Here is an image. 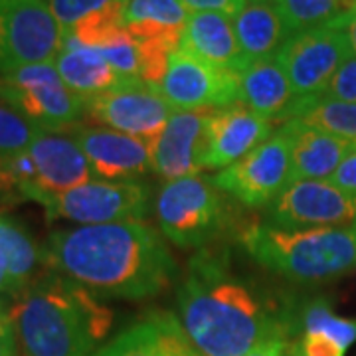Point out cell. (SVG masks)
<instances>
[{"instance_id":"cell-1","label":"cell","mask_w":356,"mask_h":356,"mask_svg":"<svg viewBox=\"0 0 356 356\" xmlns=\"http://www.w3.org/2000/svg\"><path fill=\"white\" fill-rule=\"evenodd\" d=\"M178 321L200 356H245L259 344L285 339L287 303H275L238 277L224 252H198L178 289Z\"/></svg>"},{"instance_id":"cell-2","label":"cell","mask_w":356,"mask_h":356,"mask_svg":"<svg viewBox=\"0 0 356 356\" xmlns=\"http://www.w3.org/2000/svg\"><path fill=\"white\" fill-rule=\"evenodd\" d=\"M44 257L51 271L97 297H153L178 271L161 234L143 222L58 229L44 245Z\"/></svg>"},{"instance_id":"cell-3","label":"cell","mask_w":356,"mask_h":356,"mask_svg":"<svg viewBox=\"0 0 356 356\" xmlns=\"http://www.w3.org/2000/svg\"><path fill=\"white\" fill-rule=\"evenodd\" d=\"M8 317L20 356H91L113 325L111 309L56 271L16 295Z\"/></svg>"},{"instance_id":"cell-4","label":"cell","mask_w":356,"mask_h":356,"mask_svg":"<svg viewBox=\"0 0 356 356\" xmlns=\"http://www.w3.org/2000/svg\"><path fill=\"white\" fill-rule=\"evenodd\" d=\"M242 243L257 264L303 285L339 280L356 267V226L281 229L252 224Z\"/></svg>"},{"instance_id":"cell-5","label":"cell","mask_w":356,"mask_h":356,"mask_svg":"<svg viewBox=\"0 0 356 356\" xmlns=\"http://www.w3.org/2000/svg\"><path fill=\"white\" fill-rule=\"evenodd\" d=\"M156 216L166 238L180 248H202L228 224V204L200 175L168 180L156 198Z\"/></svg>"},{"instance_id":"cell-6","label":"cell","mask_w":356,"mask_h":356,"mask_svg":"<svg viewBox=\"0 0 356 356\" xmlns=\"http://www.w3.org/2000/svg\"><path fill=\"white\" fill-rule=\"evenodd\" d=\"M0 99L16 107L38 129L51 133L76 127L86 109V99L65 86L54 62L2 74Z\"/></svg>"},{"instance_id":"cell-7","label":"cell","mask_w":356,"mask_h":356,"mask_svg":"<svg viewBox=\"0 0 356 356\" xmlns=\"http://www.w3.org/2000/svg\"><path fill=\"white\" fill-rule=\"evenodd\" d=\"M48 220H67L81 226L140 222L151 210V191L139 180H89L72 191L48 196Z\"/></svg>"},{"instance_id":"cell-8","label":"cell","mask_w":356,"mask_h":356,"mask_svg":"<svg viewBox=\"0 0 356 356\" xmlns=\"http://www.w3.org/2000/svg\"><path fill=\"white\" fill-rule=\"evenodd\" d=\"M212 182L250 208L271 206L291 186V139L281 127L238 163L222 168Z\"/></svg>"},{"instance_id":"cell-9","label":"cell","mask_w":356,"mask_h":356,"mask_svg":"<svg viewBox=\"0 0 356 356\" xmlns=\"http://www.w3.org/2000/svg\"><path fill=\"white\" fill-rule=\"evenodd\" d=\"M64 30L46 0L0 6V76L34 64H51L62 50Z\"/></svg>"},{"instance_id":"cell-10","label":"cell","mask_w":356,"mask_h":356,"mask_svg":"<svg viewBox=\"0 0 356 356\" xmlns=\"http://www.w3.org/2000/svg\"><path fill=\"white\" fill-rule=\"evenodd\" d=\"M350 56L353 50L348 38L339 24L291 34L277 51L281 65L291 81L295 99L323 95L339 67Z\"/></svg>"},{"instance_id":"cell-11","label":"cell","mask_w":356,"mask_h":356,"mask_svg":"<svg viewBox=\"0 0 356 356\" xmlns=\"http://www.w3.org/2000/svg\"><path fill=\"white\" fill-rule=\"evenodd\" d=\"M172 113L161 91L139 79L89 97L83 109V117L91 123L147 140L149 145L163 133Z\"/></svg>"},{"instance_id":"cell-12","label":"cell","mask_w":356,"mask_h":356,"mask_svg":"<svg viewBox=\"0 0 356 356\" xmlns=\"http://www.w3.org/2000/svg\"><path fill=\"white\" fill-rule=\"evenodd\" d=\"M266 224L281 229L356 226V196L329 180H295L267 208Z\"/></svg>"},{"instance_id":"cell-13","label":"cell","mask_w":356,"mask_h":356,"mask_svg":"<svg viewBox=\"0 0 356 356\" xmlns=\"http://www.w3.org/2000/svg\"><path fill=\"white\" fill-rule=\"evenodd\" d=\"M161 95L177 111L222 109L240 102L238 74L178 48L168 62Z\"/></svg>"},{"instance_id":"cell-14","label":"cell","mask_w":356,"mask_h":356,"mask_svg":"<svg viewBox=\"0 0 356 356\" xmlns=\"http://www.w3.org/2000/svg\"><path fill=\"white\" fill-rule=\"evenodd\" d=\"M214 109L175 111L163 133L151 145L153 170L159 177L178 180L198 175L208 154V123Z\"/></svg>"},{"instance_id":"cell-15","label":"cell","mask_w":356,"mask_h":356,"mask_svg":"<svg viewBox=\"0 0 356 356\" xmlns=\"http://www.w3.org/2000/svg\"><path fill=\"white\" fill-rule=\"evenodd\" d=\"M70 135L76 139L91 172L99 180H137L140 175L153 170V151L147 140L113 129L88 125H76L70 129Z\"/></svg>"},{"instance_id":"cell-16","label":"cell","mask_w":356,"mask_h":356,"mask_svg":"<svg viewBox=\"0 0 356 356\" xmlns=\"http://www.w3.org/2000/svg\"><path fill=\"white\" fill-rule=\"evenodd\" d=\"M28 153L34 161L38 184L30 200L42 204L91 180V166L72 135L40 131Z\"/></svg>"},{"instance_id":"cell-17","label":"cell","mask_w":356,"mask_h":356,"mask_svg":"<svg viewBox=\"0 0 356 356\" xmlns=\"http://www.w3.org/2000/svg\"><path fill=\"white\" fill-rule=\"evenodd\" d=\"M273 135L271 121L243 103L214 109L208 123L206 168H228Z\"/></svg>"},{"instance_id":"cell-18","label":"cell","mask_w":356,"mask_h":356,"mask_svg":"<svg viewBox=\"0 0 356 356\" xmlns=\"http://www.w3.org/2000/svg\"><path fill=\"white\" fill-rule=\"evenodd\" d=\"M91 356H200L170 313H151Z\"/></svg>"},{"instance_id":"cell-19","label":"cell","mask_w":356,"mask_h":356,"mask_svg":"<svg viewBox=\"0 0 356 356\" xmlns=\"http://www.w3.org/2000/svg\"><path fill=\"white\" fill-rule=\"evenodd\" d=\"M240 102L269 121H287L293 103L291 81L277 54L259 60H248L238 72Z\"/></svg>"},{"instance_id":"cell-20","label":"cell","mask_w":356,"mask_h":356,"mask_svg":"<svg viewBox=\"0 0 356 356\" xmlns=\"http://www.w3.org/2000/svg\"><path fill=\"white\" fill-rule=\"evenodd\" d=\"M180 50L236 74L248 62L234 30V20L220 13H191Z\"/></svg>"},{"instance_id":"cell-21","label":"cell","mask_w":356,"mask_h":356,"mask_svg":"<svg viewBox=\"0 0 356 356\" xmlns=\"http://www.w3.org/2000/svg\"><path fill=\"white\" fill-rule=\"evenodd\" d=\"M283 129L291 139L293 182L329 180L346 159V154L356 149L346 140L293 119L285 121Z\"/></svg>"},{"instance_id":"cell-22","label":"cell","mask_w":356,"mask_h":356,"mask_svg":"<svg viewBox=\"0 0 356 356\" xmlns=\"http://www.w3.org/2000/svg\"><path fill=\"white\" fill-rule=\"evenodd\" d=\"M54 65L65 86L81 99H89L125 83V79L115 72L102 51L81 46L67 34H64L62 50L56 56Z\"/></svg>"},{"instance_id":"cell-23","label":"cell","mask_w":356,"mask_h":356,"mask_svg":"<svg viewBox=\"0 0 356 356\" xmlns=\"http://www.w3.org/2000/svg\"><path fill=\"white\" fill-rule=\"evenodd\" d=\"M232 20L245 60L275 56L291 36L275 2L248 0Z\"/></svg>"},{"instance_id":"cell-24","label":"cell","mask_w":356,"mask_h":356,"mask_svg":"<svg viewBox=\"0 0 356 356\" xmlns=\"http://www.w3.org/2000/svg\"><path fill=\"white\" fill-rule=\"evenodd\" d=\"M40 264H46L44 250L38 248L28 229L13 218L0 214V269L8 281V291L20 295L38 280Z\"/></svg>"},{"instance_id":"cell-25","label":"cell","mask_w":356,"mask_h":356,"mask_svg":"<svg viewBox=\"0 0 356 356\" xmlns=\"http://www.w3.org/2000/svg\"><path fill=\"white\" fill-rule=\"evenodd\" d=\"M291 334H321L348 348L356 343V321L334 315L329 299L313 297L301 303H287Z\"/></svg>"},{"instance_id":"cell-26","label":"cell","mask_w":356,"mask_h":356,"mask_svg":"<svg viewBox=\"0 0 356 356\" xmlns=\"http://www.w3.org/2000/svg\"><path fill=\"white\" fill-rule=\"evenodd\" d=\"M325 131L356 147V103L339 102L331 97H309L293 103L287 121Z\"/></svg>"},{"instance_id":"cell-27","label":"cell","mask_w":356,"mask_h":356,"mask_svg":"<svg viewBox=\"0 0 356 356\" xmlns=\"http://www.w3.org/2000/svg\"><path fill=\"white\" fill-rule=\"evenodd\" d=\"M289 34L339 24L356 0H275Z\"/></svg>"},{"instance_id":"cell-28","label":"cell","mask_w":356,"mask_h":356,"mask_svg":"<svg viewBox=\"0 0 356 356\" xmlns=\"http://www.w3.org/2000/svg\"><path fill=\"white\" fill-rule=\"evenodd\" d=\"M125 4L127 2H113L97 13L89 14L88 18L65 30L64 34L76 38L81 46L102 50L125 32Z\"/></svg>"},{"instance_id":"cell-29","label":"cell","mask_w":356,"mask_h":356,"mask_svg":"<svg viewBox=\"0 0 356 356\" xmlns=\"http://www.w3.org/2000/svg\"><path fill=\"white\" fill-rule=\"evenodd\" d=\"M38 175L30 153L0 159V200H30L36 192Z\"/></svg>"},{"instance_id":"cell-30","label":"cell","mask_w":356,"mask_h":356,"mask_svg":"<svg viewBox=\"0 0 356 356\" xmlns=\"http://www.w3.org/2000/svg\"><path fill=\"white\" fill-rule=\"evenodd\" d=\"M191 13L180 0H127L125 26L159 24L170 28H184Z\"/></svg>"},{"instance_id":"cell-31","label":"cell","mask_w":356,"mask_h":356,"mask_svg":"<svg viewBox=\"0 0 356 356\" xmlns=\"http://www.w3.org/2000/svg\"><path fill=\"white\" fill-rule=\"evenodd\" d=\"M42 129L8 102L0 99V159L26 153Z\"/></svg>"},{"instance_id":"cell-32","label":"cell","mask_w":356,"mask_h":356,"mask_svg":"<svg viewBox=\"0 0 356 356\" xmlns=\"http://www.w3.org/2000/svg\"><path fill=\"white\" fill-rule=\"evenodd\" d=\"M99 51L125 81H137V79L140 81L139 50H137V44H135L133 36L129 34L127 28L121 36H117L111 44H107Z\"/></svg>"},{"instance_id":"cell-33","label":"cell","mask_w":356,"mask_h":356,"mask_svg":"<svg viewBox=\"0 0 356 356\" xmlns=\"http://www.w3.org/2000/svg\"><path fill=\"white\" fill-rule=\"evenodd\" d=\"M46 2L51 14L56 16L58 24L65 32L74 28L77 22H81L83 18H88L89 14L97 13L113 2H127V0H46Z\"/></svg>"},{"instance_id":"cell-34","label":"cell","mask_w":356,"mask_h":356,"mask_svg":"<svg viewBox=\"0 0 356 356\" xmlns=\"http://www.w3.org/2000/svg\"><path fill=\"white\" fill-rule=\"evenodd\" d=\"M323 97H331L339 102L356 103V56H350L339 72L334 74L331 83L327 86Z\"/></svg>"},{"instance_id":"cell-35","label":"cell","mask_w":356,"mask_h":356,"mask_svg":"<svg viewBox=\"0 0 356 356\" xmlns=\"http://www.w3.org/2000/svg\"><path fill=\"white\" fill-rule=\"evenodd\" d=\"M346 348L321 334H301L289 344V356H344Z\"/></svg>"},{"instance_id":"cell-36","label":"cell","mask_w":356,"mask_h":356,"mask_svg":"<svg viewBox=\"0 0 356 356\" xmlns=\"http://www.w3.org/2000/svg\"><path fill=\"white\" fill-rule=\"evenodd\" d=\"M188 13H220L234 18L248 0H180Z\"/></svg>"},{"instance_id":"cell-37","label":"cell","mask_w":356,"mask_h":356,"mask_svg":"<svg viewBox=\"0 0 356 356\" xmlns=\"http://www.w3.org/2000/svg\"><path fill=\"white\" fill-rule=\"evenodd\" d=\"M329 182L356 196V149L353 153L346 154V159L341 163V166L329 178Z\"/></svg>"},{"instance_id":"cell-38","label":"cell","mask_w":356,"mask_h":356,"mask_svg":"<svg viewBox=\"0 0 356 356\" xmlns=\"http://www.w3.org/2000/svg\"><path fill=\"white\" fill-rule=\"evenodd\" d=\"M18 346H16V337H14L13 323L8 313L0 307V356H16Z\"/></svg>"},{"instance_id":"cell-39","label":"cell","mask_w":356,"mask_h":356,"mask_svg":"<svg viewBox=\"0 0 356 356\" xmlns=\"http://www.w3.org/2000/svg\"><path fill=\"white\" fill-rule=\"evenodd\" d=\"M245 356H289V341H285V339L269 341V343L259 344L257 348H254Z\"/></svg>"},{"instance_id":"cell-40","label":"cell","mask_w":356,"mask_h":356,"mask_svg":"<svg viewBox=\"0 0 356 356\" xmlns=\"http://www.w3.org/2000/svg\"><path fill=\"white\" fill-rule=\"evenodd\" d=\"M339 26L343 28L344 34H346V38H348L353 56H356V4L350 8V13L346 14L343 20L339 22Z\"/></svg>"},{"instance_id":"cell-41","label":"cell","mask_w":356,"mask_h":356,"mask_svg":"<svg viewBox=\"0 0 356 356\" xmlns=\"http://www.w3.org/2000/svg\"><path fill=\"white\" fill-rule=\"evenodd\" d=\"M4 293H10V291H8V281H6V275H4V271L0 269V297H2Z\"/></svg>"},{"instance_id":"cell-42","label":"cell","mask_w":356,"mask_h":356,"mask_svg":"<svg viewBox=\"0 0 356 356\" xmlns=\"http://www.w3.org/2000/svg\"><path fill=\"white\" fill-rule=\"evenodd\" d=\"M13 2H20V0H0V6H6V4H13Z\"/></svg>"},{"instance_id":"cell-43","label":"cell","mask_w":356,"mask_h":356,"mask_svg":"<svg viewBox=\"0 0 356 356\" xmlns=\"http://www.w3.org/2000/svg\"><path fill=\"white\" fill-rule=\"evenodd\" d=\"M267 2H275V0H267Z\"/></svg>"}]
</instances>
